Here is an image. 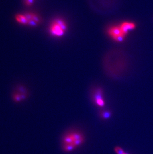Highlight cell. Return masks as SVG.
<instances>
[{
  "mask_svg": "<svg viewBox=\"0 0 153 154\" xmlns=\"http://www.w3.org/2000/svg\"><path fill=\"white\" fill-rule=\"evenodd\" d=\"M23 14L28 21V26L31 27H35L40 25L42 22V18L40 15L33 12H26Z\"/></svg>",
  "mask_w": 153,
  "mask_h": 154,
  "instance_id": "4",
  "label": "cell"
},
{
  "mask_svg": "<svg viewBox=\"0 0 153 154\" xmlns=\"http://www.w3.org/2000/svg\"><path fill=\"white\" fill-rule=\"evenodd\" d=\"M109 35L117 41H122L125 38V35L122 33L119 25L113 26L108 29Z\"/></svg>",
  "mask_w": 153,
  "mask_h": 154,
  "instance_id": "5",
  "label": "cell"
},
{
  "mask_svg": "<svg viewBox=\"0 0 153 154\" xmlns=\"http://www.w3.org/2000/svg\"><path fill=\"white\" fill-rule=\"evenodd\" d=\"M85 142V135L82 132L77 130L73 129L67 131L61 137V144H72L77 148L81 146Z\"/></svg>",
  "mask_w": 153,
  "mask_h": 154,
  "instance_id": "1",
  "label": "cell"
},
{
  "mask_svg": "<svg viewBox=\"0 0 153 154\" xmlns=\"http://www.w3.org/2000/svg\"><path fill=\"white\" fill-rule=\"evenodd\" d=\"M124 154H129V153H128L125 152L124 153Z\"/></svg>",
  "mask_w": 153,
  "mask_h": 154,
  "instance_id": "12",
  "label": "cell"
},
{
  "mask_svg": "<svg viewBox=\"0 0 153 154\" xmlns=\"http://www.w3.org/2000/svg\"><path fill=\"white\" fill-rule=\"evenodd\" d=\"M15 20L16 22L19 24H21L23 25H28V21L27 20L26 17L25 16V15L23 14H18L15 16Z\"/></svg>",
  "mask_w": 153,
  "mask_h": 154,
  "instance_id": "8",
  "label": "cell"
},
{
  "mask_svg": "<svg viewBox=\"0 0 153 154\" xmlns=\"http://www.w3.org/2000/svg\"><path fill=\"white\" fill-rule=\"evenodd\" d=\"M62 151L65 153H71L73 152L77 148L73 145L69 144H61Z\"/></svg>",
  "mask_w": 153,
  "mask_h": 154,
  "instance_id": "9",
  "label": "cell"
},
{
  "mask_svg": "<svg viewBox=\"0 0 153 154\" xmlns=\"http://www.w3.org/2000/svg\"><path fill=\"white\" fill-rule=\"evenodd\" d=\"M113 115V112L111 110L101 109L99 112V117L103 120H107L110 119Z\"/></svg>",
  "mask_w": 153,
  "mask_h": 154,
  "instance_id": "7",
  "label": "cell"
},
{
  "mask_svg": "<svg viewBox=\"0 0 153 154\" xmlns=\"http://www.w3.org/2000/svg\"><path fill=\"white\" fill-rule=\"evenodd\" d=\"M91 100L95 105L100 108H103L106 106V101L102 88L93 89L91 93Z\"/></svg>",
  "mask_w": 153,
  "mask_h": 154,
  "instance_id": "3",
  "label": "cell"
},
{
  "mask_svg": "<svg viewBox=\"0 0 153 154\" xmlns=\"http://www.w3.org/2000/svg\"><path fill=\"white\" fill-rule=\"evenodd\" d=\"M67 29V25L64 20L61 19H56L51 23L49 27L50 33L52 35L60 37L64 35Z\"/></svg>",
  "mask_w": 153,
  "mask_h": 154,
  "instance_id": "2",
  "label": "cell"
},
{
  "mask_svg": "<svg viewBox=\"0 0 153 154\" xmlns=\"http://www.w3.org/2000/svg\"><path fill=\"white\" fill-rule=\"evenodd\" d=\"M25 6L27 7L31 6L34 3V0H24Z\"/></svg>",
  "mask_w": 153,
  "mask_h": 154,
  "instance_id": "11",
  "label": "cell"
},
{
  "mask_svg": "<svg viewBox=\"0 0 153 154\" xmlns=\"http://www.w3.org/2000/svg\"><path fill=\"white\" fill-rule=\"evenodd\" d=\"M114 151L116 154H124L125 153L123 149L120 146L115 147Z\"/></svg>",
  "mask_w": 153,
  "mask_h": 154,
  "instance_id": "10",
  "label": "cell"
},
{
  "mask_svg": "<svg viewBox=\"0 0 153 154\" xmlns=\"http://www.w3.org/2000/svg\"><path fill=\"white\" fill-rule=\"evenodd\" d=\"M120 29L122 31V33L126 35L128 31H132L136 27L135 24L132 22H123L119 25Z\"/></svg>",
  "mask_w": 153,
  "mask_h": 154,
  "instance_id": "6",
  "label": "cell"
}]
</instances>
